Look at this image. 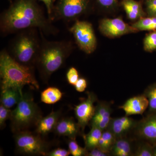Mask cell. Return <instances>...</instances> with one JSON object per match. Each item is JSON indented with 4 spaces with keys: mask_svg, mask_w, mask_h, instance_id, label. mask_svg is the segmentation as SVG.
<instances>
[{
    "mask_svg": "<svg viewBox=\"0 0 156 156\" xmlns=\"http://www.w3.org/2000/svg\"><path fill=\"white\" fill-rule=\"evenodd\" d=\"M111 156L109 153L105 152L101 150L98 148H95L92 150L88 151L86 156Z\"/></svg>",
    "mask_w": 156,
    "mask_h": 156,
    "instance_id": "obj_35",
    "label": "cell"
},
{
    "mask_svg": "<svg viewBox=\"0 0 156 156\" xmlns=\"http://www.w3.org/2000/svg\"><path fill=\"white\" fill-rule=\"evenodd\" d=\"M122 6L127 17L131 20H136L145 17L146 13L143 9L142 5L135 0H123Z\"/></svg>",
    "mask_w": 156,
    "mask_h": 156,
    "instance_id": "obj_18",
    "label": "cell"
},
{
    "mask_svg": "<svg viewBox=\"0 0 156 156\" xmlns=\"http://www.w3.org/2000/svg\"><path fill=\"white\" fill-rule=\"evenodd\" d=\"M154 156H156V145L153 146Z\"/></svg>",
    "mask_w": 156,
    "mask_h": 156,
    "instance_id": "obj_36",
    "label": "cell"
},
{
    "mask_svg": "<svg viewBox=\"0 0 156 156\" xmlns=\"http://www.w3.org/2000/svg\"><path fill=\"white\" fill-rule=\"evenodd\" d=\"M10 1H11V0H10Z\"/></svg>",
    "mask_w": 156,
    "mask_h": 156,
    "instance_id": "obj_37",
    "label": "cell"
},
{
    "mask_svg": "<svg viewBox=\"0 0 156 156\" xmlns=\"http://www.w3.org/2000/svg\"><path fill=\"white\" fill-rule=\"evenodd\" d=\"M133 140L126 137L117 138L111 150V156H134V147Z\"/></svg>",
    "mask_w": 156,
    "mask_h": 156,
    "instance_id": "obj_17",
    "label": "cell"
},
{
    "mask_svg": "<svg viewBox=\"0 0 156 156\" xmlns=\"http://www.w3.org/2000/svg\"><path fill=\"white\" fill-rule=\"evenodd\" d=\"M76 90L79 92H83L87 87V81L85 78L80 77L74 85Z\"/></svg>",
    "mask_w": 156,
    "mask_h": 156,
    "instance_id": "obj_33",
    "label": "cell"
},
{
    "mask_svg": "<svg viewBox=\"0 0 156 156\" xmlns=\"http://www.w3.org/2000/svg\"><path fill=\"white\" fill-rule=\"evenodd\" d=\"M144 95L149 101L148 113L156 112V83L150 85L145 89Z\"/></svg>",
    "mask_w": 156,
    "mask_h": 156,
    "instance_id": "obj_25",
    "label": "cell"
},
{
    "mask_svg": "<svg viewBox=\"0 0 156 156\" xmlns=\"http://www.w3.org/2000/svg\"><path fill=\"white\" fill-rule=\"evenodd\" d=\"M81 129L78 122H76L72 118H66L58 121L54 131L58 135L76 140L77 136L81 134Z\"/></svg>",
    "mask_w": 156,
    "mask_h": 156,
    "instance_id": "obj_15",
    "label": "cell"
},
{
    "mask_svg": "<svg viewBox=\"0 0 156 156\" xmlns=\"http://www.w3.org/2000/svg\"><path fill=\"white\" fill-rule=\"evenodd\" d=\"M92 0H57L50 20L69 22L89 13L92 9Z\"/></svg>",
    "mask_w": 156,
    "mask_h": 156,
    "instance_id": "obj_6",
    "label": "cell"
},
{
    "mask_svg": "<svg viewBox=\"0 0 156 156\" xmlns=\"http://www.w3.org/2000/svg\"><path fill=\"white\" fill-rule=\"evenodd\" d=\"M41 44L37 29L20 31L11 40L7 50L11 57L20 64L34 67Z\"/></svg>",
    "mask_w": 156,
    "mask_h": 156,
    "instance_id": "obj_4",
    "label": "cell"
},
{
    "mask_svg": "<svg viewBox=\"0 0 156 156\" xmlns=\"http://www.w3.org/2000/svg\"><path fill=\"white\" fill-rule=\"evenodd\" d=\"M123 0H94L98 7L101 10L111 12L115 11Z\"/></svg>",
    "mask_w": 156,
    "mask_h": 156,
    "instance_id": "obj_26",
    "label": "cell"
},
{
    "mask_svg": "<svg viewBox=\"0 0 156 156\" xmlns=\"http://www.w3.org/2000/svg\"><path fill=\"white\" fill-rule=\"evenodd\" d=\"M112 112V109L109 102L98 101L94 115L90 121L91 127H98L102 131L107 129L111 120Z\"/></svg>",
    "mask_w": 156,
    "mask_h": 156,
    "instance_id": "obj_12",
    "label": "cell"
},
{
    "mask_svg": "<svg viewBox=\"0 0 156 156\" xmlns=\"http://www.w3.org/2000/svg\"><path fill=\"white\" fill-rule=\"evenodd\" d=\"M116 140V138L111 131L106 129L102 132L97 148L103 151L110 153Z\"/></svg>",
    "mask_w": 156,
    "mask_h": 156,
    "instance_id": "obj_22",
    "label": "cell"
},
{
    "mask_svg": "<svg viewBox=\"0 0 156 156\" xmlns=\"http://www.w3.org/2000/svg\"><path fill=\"white\" fill-rule=\"evenodd\" d=\"M144 49L150 53L156 51V30L146 35L144 40Z\"/></svg>",
    "mask_w": 156,
    "mask_h": 156,
    "instance_id": "obj_27",
    "label": "cell"
},
{
    "mask_svg": "<svg viewBox=\"0 0 156 156\" xmlns=\"http://www.w3.org/2000/svg\"><path fill=\"white\" fill-rule=\"evenodd\" d=\"M102 132L103 131L98 127H92L89 133L86 135L84 134L83 137L85 141V148L87 151L98 147Z\"/></svg>",
    "mask_w": 156,
    "mask_h": 156,
    "instance_id": "obj_20",
    "label": "cell"
},
{
    "mask_svg": "<svg viewBox=\"0 0 156 156\" xmlns=\"http://www.w3.org/2000/svg\"><path fill=\"white\" fill-rule=\"evenodd\" d=\"M138 121L125 116L112 118L107 129L111 131L116 138L126 137L131 131H134Z\"/></svg>",
    "mask_w": 156,
    "mask_h": 156,
    "instance_id": "obj_13",
    "label": "cell"
},
{
    "mask_svg": "<svg viewBox=\"0 0 156 156\" xmlns=\"http://www.w3.org/2000/svg\"><path fill=\"white\" fill-rule=\"evenodd\" d=\"M11 111L9 108H7L1 104L0 105V127H4L6 121L11 117Z\"/></svg>",
    "mask_w": 156,
    "mask_h": 156,
    "instance_id": "obj_30",
    "label": "cell"
},
{
    "mask_svg": "<svg viewBox=\"0 0 156 156\" xmlns=\"http://www.w3.org/2000/svg\"><path fill=\"white\" fill-rule=\"evenodd\" d=\"M70 154L69 151L64 149L58 148L55 149L50 151H49L46 156H68Z\"/></svg>",
    "mask_w": 156,
    "mask_h": 156,
    "instance_id": "obj_32",
    "label": "cell"
},
{
    "mask_svg": "<svg viewBox=\"0 0 156 156\" xmlns=\"http://www.w3.org/2000/svg\"><path fill=\"white\" fill-rule=\"evenodd\" d=\"M69 151L73 156H86L88 151L85 148L81 147L76 141V140L70 139L68 142Z\"/></svg>",
    "mask_w": 156,
    "mask_h": 156,
    "instance_id": "obj_28",
    "label": "cell"
},
{
    "mask_svg": "<svg viewBox=\"0 0 156 156\" xmlns=\"http://www.w3.org/2000/svg\"><path fill=\"white\" fill-rule=\"evenodd\" d=\"M60 114V111L52 112L47 116L42 117L36 125L37 134L44 136L55 130Z\"/></svg>",
    "mask_w": 156,
    "mask_h": 156,
    "instance_id": "obj_16",
    "label": "cell"
},
{
    "mask_svg": "<svg viewBox=\"0 0 156 156\" xmlns=\"http://www.w3.org/2000/svg\"><path fill=\"white\" fill-rule=\"evenodd\" d=\"M66 79L70 85L74 86L77 81L79 80V73L75 67L70 68L66 73Z\"/></svg>",
    "mask_w": 156,
    "mask_h": 156,
    "instance_id": "obj_29",
    "label": "cell"
},
{
    "mask_svg": "<svg viewBox=\"0 0 156 156\" xmlns=\"http://www.w3.org/2000/svg\"><path fill=\"white\" fill-rule=\"evenodd\" d=\"M148 106V100L143 94L129 98L119 108L125 112L126 115L129 116L132 115L143 114Z\"/></svg>",
    "mask_w": 156,
    "mask_h": 156,
    "instance_id": "obj_14",
    "label": "cell"
},
{
    "mask_svg": "<svg viewBox=\"0 0 156 156\" xmlns=\"http://www.w3.org/2000/svg\"><path fill=\"white\" fill-rule=\"evenodd\" d=\"M32 28L38 29L46 35L58 33L36 0H15L1 14L0 30L3 35Z\"/></svg>",
    "mask_w": 156,
    "mask_h": 156,
    "instance_id": "obj_1",
    "label": "cell"
},
{
    "mask_svg": "<svg viewBox=\"0 0 156 156\" xmlns=\"http://www.w3.org/2000/svg\"><path fill=\"white\" fill-rule=\"evenodd\" d=\"M98 98L94 92H87V97L83 98L74 108L75 114L82 131L90 122L95 112V102Z\"/></svg>",
    "mask_w": 156,
    "mask_h": 156,
    "instance_id": "obj_10",
    "label": "cell"
},
{
    "mask_svg": "<svg viewBox=\"0 0 156 156\" xmlns=\"http://www.w3.org/2000/svg\"><path fill=\"white\" fill-rule=\"evenodd\" d=\"M0 77L2 90L13 88L23 92V88L26 85L34 89H39L34 67L17 62L11 57L6 49L2 50L0 53Z\"/></svg>",
    "mask_w": 156,
    "mask_h": 156,
    "instance_id": "obj_3",
    "label": "cell"
},
{
    "mask_svg": "<svg viewBox=\"0 0 156 156\" xmlns=\"http://www.w3.org/2000/svg\"><path fill=\"white\" fill-rule=\"evenodd\" d=\"M42 118L41 110L32 96L23 94L16 108L11 111L10 119L12 131L16 133L27 130L36 126Z\"/></svg>",
    "mask_w": 156,
    "mask_h": 156,
    "instance_id": "obj_5",
    "label": "cell"
},
{
    "mask_svg": "<svg viewBox=\"0 0 156 156\" xmlns=\"http://www.w3.org/2000/svg\"><path fill=\"white\" fill-rule=\"evenodd\" d=\"M40 33L41 44L35 66L42 79L47 81L53 73L64 65L74 47L70 41H51L45 38L42 32L40 31Z\"/></svg>",
    "mask_w": 156,
    "mask_h": 156,
    "instance_id": "obj_2",
    "label": "cell"
},
{
    "mask_svg": "<svg viewBox=\"0 0 156 156\" xmlns=\"http://www.w3.org/2000/svg\"><path fill=\"white\" fill-rule=\"evenodd\" d=\"M134 147V156H154L153 146L144 140H139Z\"/></svg>",
    "mask_w": 156,
    "mask_h": 156,
    "instance_id": "obj_24",
    "label": "cell"
},
{
    "mask_svg": "<svg viewBox=\"0 0 156 156\" xmlns=\"http://www.w3.org/2000/svg\"><path fill=\"white\" fill-rule=\"evenodd\" d=\"M14 138L16 150L20 154L46 156L49 151V144L38 134L25 130L15 133Z\"/></svg>",
    "mask_w": 156,
    "mask_h": 156,
    "instance_id": "obj_7",
    "label": "cell"
},
{
    "mask_svg": "<svg viewBox=\"0 0 156 156\" xmlns=\"http://www.w3.org/2000/svg\"><path fill=\"white\" fill-rule=\"evenodd\" d=\"M23 95L17 89L9 88L2 90L1 104L8 108H10L18 103Z\"/></svg>",
    "mask_w": 156,
    "mask_h": 156,
    "instance_id": "obj_19",
    "label": "cell"
},
{
    "mask_svg": "<svg viewBox=\"0 0 156 156\" xmlns=\"http://www.w3.org/2000/svg\"><path fill=\"white\" fill-rule=\"evenodd\" d=\"M98 28L102 34L111 38L139 32L132 25L126 23L121 18L101 20L99 22Z\"/></svg>",
    "mask_w": 156,
    "mask_h": 156,
    "instance_id": "obj_9",
    "label": "cell"
},
{
    "mask_svg": "<svg viewBox=\"0 0 156 156\" xmlns=\"http://www.w3.org/2000/svg\"><path fill=\"white\" fill-rule=\"evenodd\" d=\"M69 31L73 34L76 44L82 51L90 54L96 50L97 39L90 23L76 20Z\"/></svg>",
    "mask_w": 156,
    "mask_h": 156,
    "instance_id": "obj_8",
    "label": "cell"
},
{
    "mask_svg": "<svg viewBox=\"0 0 156 156\" xmlns=\"http://www.w3.org/2000/svg\"><path fill=\"white\" fill-rule=\"evenodd\" d=\"M132 26L138 31L156 30V17H144L132 24Z\"/></svg>",
    "mask_w": 156,
    "mask_h": 156,
    "instance_id": "obj_23",
    "label": "cell"
},
{
    "mask_svg": "<svg viewBox=\"0 0 156 156\" xmlns=\"http://www.w3.org/2000/svg\"><path fill=\"white\" fill-rule=\"evenodd\" d=\"M62 96V93L58 88L50 87L41 93V100L47 104H53L59 101Z\"/></svg>",
    "mask_w": 156,
    "mask_h": 156,
    "instance_id": "obj_21",
    "label": "cell"
},
{
    "mask_svg": "<svg viewBox=\"0 0 156 156\" xmlns=\"http://www.w3.org/2000/svg\"><path fill=\"white\" fill-rule=\"evenodd\" d=\"M133 132L136 140L156 145V112L148 113L146 116L138 121Z\"/></svg>",
    "mask_w": 156,
    "mask_h": 156,
    "instance_id": "obj_11",
    "label": "cell"
},
{
    "mask_svg": "<svg viewBox=\"0 0 156 156\" xmlns=\"http://www.w3.org/2000/svg\"><path fill=\"white\" fill-rule=\"evenodd\" d=\"M145 4L147 16L156 17V0H145Z\"/></svg>",
    "mask_w": 156,
    "mask_h": 156,
    "instance_id": "obj_31",
    "label": "cell"
},
{
    "mask_svg": "<svg viewBox=\"0 0 156 156\" xmlns=\"http://www.w3.org/2000/svg\"><path fill=\"white\" fill-rule=\"evenodd\" d=\"M39 1L43 2L44 4L48 11V18L50 19L53 13L54 5H54V3L55 0H39Z\"/></svg>",
    "mask_w": 156,
    "mask_h": 156,
    "instance_id": "obj_34",
    "label": "cell"
}]
</instances>
